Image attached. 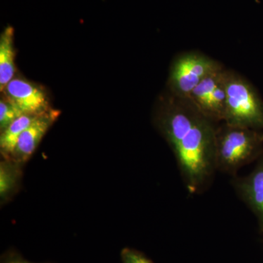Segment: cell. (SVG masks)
Listing matches in <instances>:
<instances>
[{"label": "cell", "mask_w": 263, "mask_h": 263, "mask_svg": "<svg viewBox=\"0 0 263 263\" xmlns=\"http://www.w3.org/2000/svg\"><path fill=\"white\" fill-rule=\"evenodd\" d=\"M20 109L5 97L0 101V127L2 131L15 121L17 118L23 115Z\"/></svg>", "instance_id": "8fae6325"}, {"label": "cell", "mask_w": 263, "mask_h": 263, "mask_svg": "<svg viewBox=\"0 0 263 263\" xmlns=\"http://www.w3.org/2000/svg\"><path fill=\"white\" fill-rule=\"evenodd\" d=\"M40 115L41 114H23L3 130L0 138V146L4 155H13L21 135Z\"/></svg>", "instance_id": "30bf717a"}, {"label": "cell", "mask_w": 263, "mask_h": 263, "mask_svg": "<svg viewBox=\"0 0 263 263\" xmlns=\"http://www.w3.org/2000/svg\"><path fill=\"white\" fill-rule=\"evenodd\" d=\"M14 174L12 172L9 167H6L5 164H2L0 170V193L1 196L4 197L14 184Z\"/></svg>", "instance_id": "7c38bea8"}, {"label": "cell", "mask_w": 263, "mask_h": 263, "mask_svg": "<svg viewBox=\"0 0 263 263\" xmlns=\"http://www.w3.org/2000/svg\"><path fill=\"white\" fill-rule=\"evenodd\" d=\"M233 186L238 196L257 216L263 230V162L245 177H235Z\"/></svg>", "instance_id": "52a82bcc"}, {"label": "cell", "mask_w": 263, "mask_h": 263, "mask_svg": "<svg viewBox=\"0 0 263 263\" xmlns=\"http://www.w3.org/2000/svg\"><path fill=\"white\" fill-rule=\"evenodd\" d=\"M228 74L219 66L197 85L188 98L200 113L214 122L224 121Z\"/></svg>", "instance_id": "277c9868"}, {"label": "cell", "mask_w": 263, "mask_h": 263, "mask_svg": "<svg viewBox=\"0 0 263 263\" xmlns=\"http://www.w3.org/2000/svg\"><path fill=\"white\" fill-rule=\"evenodd\" d=\"M3 263H34L29 262V261L26 260L23 258H21L18 256H8L7 258H5Z\"/></svg>", "instance_id": "5bb4252c"}, {"label": "cell", "mask_w": 263, "mask_h": 263, "mask_svg": "<svg viewBox=\"0 0 263 263\" xmlns=\"http://www.w3.org/2000/svg\"><path fill=\"white\" fill-rule=\"evenodd\" d=\"M215 61L197 53H187L175 60L170 82L175 95L188 100L192 91L212 71L219 67Z\"/></svg>", "instance_id": "5b68a950"}, {"label": "cell", "mask_w": 263, "mask_h": 263, "mask_svg": "<svg viewBox=\"0 0 263 263\" xmlns=\"http://www.w3.org/2000/svg\"><path fill=\"white\" fill-rule=\"evenodd\" d=\"M121 259L122 263H154L145 254L130 248L122 249Z\"/></svg>", "instance_id": "4fadbf2b"}, {"label": "cell", "mask_w": 263, "mask_h": 263, "mask_svg": "<svg viewBox=\"0 0 263 263\" xmlns=\"http://www.w3.org/2000/svg\"><path fill=\"white\" fill-rule=\"evenodd\" d=\"M260 138L252 129L224 123L216 129L215 160L218 171L235 176L253 158Z\"/></svg>", "instance_id": "7a4b0ae2"}, {"label": "cell", "mask_w": 263, "mask_h": 263, "mask_svg": "<svg viewBox=\"0 0 263 263\" xmlns=\"http://www.w3.org/2000/svg\"><path fill=\"white\" fill-rule=\"evenodd\" d=\"M224 122L235 127L263 125V109L252 87L239 76L228 74Z\"/></svg>", "instance_id": "3957f363"}, {"label": "cell", "mask_w": 263, "mask_h": 263, "mask_svg": "<svg viewBox=\"0 0 263 263\" xmlns=\"http://www.w3.org/2000/svg\"><path fill=\"white\" fill-rule=\"evenodd\" d=\"M3 93L24 114L38 115L50 110L43 90L23 79H13Z\"/></svg>", "instance_id": "8992f818"}, {"label": "cell", "mask_w": 263, "mask_h": 263, "mask_svg": "<svg viewBox=\"0 0 263 263\" xmlns=\"http://www.w3.org/2000/svg\"><path fill=\"white\" fill-rule=\"evenodd\" d=\"M59 114L60 112L54 110L41 114L21 135L13 154L15 160L26 161L32 156Z\"/></svg>", "instance_id": "ba28073f"}, {"label": "cell", "mask_w": 263, "mask_h": 263, "mask_svg": "<svg viewBox=\"0 0 263 263\" xmlns=\"http://www.w3.org/2000/svg\"><path fill=\"white\" fill-rule=\"evenodd\" d=\"M168 104L159 124L172 148L185 187L190 195L202 193L216 171V129L190 100Z\"/></svg>", "instance_id": "6da1fadb"}, {"label": "cell", "mask_w": 263, "mask_h": 263, "mask_svg": "<svg viewBox=\"0 0 263 263\" xmlns=\"http://www.w3.org/2000/svg\"><path fill=\"white\" fill-rule=\"evenodd\" d=\"M14 29L8 26L0 37V90L3 92L15 73Z\"/></svg>", "instance_id": "9c48e42d"}]
</instances>
